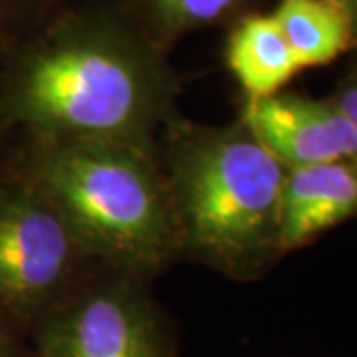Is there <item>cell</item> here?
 <instances>
[{
  "label": "cell",
  "mask_w": 357,
  "mask_h": 357,
  "mask_svg": "<svg viewBox=\"0 0 357 357\" xmlns=\"http://www.w3.org/2000/svg\"><path fill=\"white\" fill-rule=\"evenodd\" d=\"M178 96L167 54L112 0H64L0 66V128L20 141L151 145Z\"/></svg>",
  "instance_id": "cell-1"
},
{
  "label": "cell",
  "mask_w": 357,
  "mask_h": 357,
  "mask_svg": "<svg viewBox=\"0 0 357 357\" xmlns=\"http://www.w3.org/2000/svg\"><path fill=\"white\" fill-rule=\"evenodd\" d=\"M178 260L236 282L258 280L280 260L286 169L243 121L208 126L177 114L157 135Z\"/></svg>",
  "instance_id": "cell-2"
},
{
  "label": "cell",
  "mask_w": 357,
  "mask_h": 357,
  "mask_svg": "<svg viewBox=\"0 0 357 357\" xmlns=\"http://www.w3.org/2000/svg\"><path fill=\"white\" fill-rule=\"evenodd\" d=\"M10 161L44 189L103 268L151 282L178 260L157 143L18 141Z\"/></svg>",
  "instance_id": "cell-3"
},
{
  "label": "cell",
  "mask_w": 357,
  "mask_h": 357,
  "mask_svg": "<svg viewBox=\"0 0 357 357\" xmlns=\"http://www.w3.org/2000/svg\"><path fill=\"white\" fill-rule=\"evenodd\" d=\"M102 268L56 203L8 157L0 171V319L28 340Z\"/></svg>",
  "instance_id": "cell-4"
},
{
  "label": "cell",
  "mask_w": 357,
  "mask_h": 357,
  "mask_svg": "<svg viewBox=\"0 0 357 357\" xmlns=\"http://www.w3.org/2000/svg\"><path fill=\"white\" fill-rule=\"evenodd\" d=\"M34 357H181L149 280L102 268L28 335Z\"/></svg>",
  "instance_id": "cell-5"
},
{
  "label": "cell",
  "mask_w": 357,
  "mask_h": 357,
  "mask_svg": "<svg viewBox=\"0 0 357 357\" xmlns=\"http://www.w3.org/2000/svg\"><path fill=\"white\" fill-rule=\"evenodd\" d=\"M238 121L284 169L357 157V133L333 98L280 91L243 100Z\"/></svg>",
  "instance_id": "cell-6"
},
{
  "label": "cell",
  "mask_w": 357,
  "mask_h": 357,
  "mask_svg": "<svg viewBox=\"0 0 357 357\" xmlns=\"http://www.w3.org/2000/svg\"><path fill=\"white\" fill-rule=\"evenodd\" d=\"M357 217V157L286 169L280 195V256Z\"/></svg>",
  "instance_id": "cell-7"
},
{
  "label": "cell",
  "mask_w": 357,
  "mask_h": 357,
  "mask_svg": "<svg viewBox=\"0 0 357 357\" xmlns=\"http://www.w3.org/2000/svg\"><path fill=\"white\" fill-rule=\"evenodd\" d=\"M225 62L244 100H264L284 91L302 68L272 14L248 13L230 24Z\"/></svg>",
  "instance_id": "cell-8"
},
{
  "label": "cell",
  "mask_w": 357,
  "mask_h": 357,
  "mask_svg": "<svg viewBox=\"0 0 357 357\" xmlns=\"http://www.w3.org/2000/svg\"><path fill=\"white\" fill-rule=\"evenodd\" d=\"M270 14L302 70L332 64L357 44L351 16L337 0H280Z\"/></svg>",
  "instance_id": "cell-9"
},
{
  "label": "cell",
  "mask_w": 357,
  "mask_h": 357,
  "mask_svg": "<svg viewBox=\"0 0 357 357\" xmlns=\"http://www.w3.org/2000/svg\"><path fill=\"white\" fill-rule=\"evenodd\" d=\"M157 50L169 56L178 40L208 26L232 24L255 13V0H112Z\"/></svg>",
  "instance_id": "cell-10"
},
{
  "label": "cell",
  "mask_w": 357,
  "mask_h": 357,
  "mask_svg": "<svg viewBox=\"0 0 357 357\" xmlns=\"http://www.w3.org/2000/svg\"><path fill=\"white\" fill-rule=\"evenodd\" d=\"M64 0H0V66Z\"/></svg>",
  "instance_id": "cell-11"
},
{
  "label": "cell",
  "mask_w": 357,
  "mask_h": 357,
  "mask_svg": "<svg viewBox=\"0 0 357 357\" xmlns=\"http://www.w3.org/2000/svg\"><path fill=\"white\" fill-rule=\"evenodd\" d=\"M332 98L342 107V112L347 115V119L351 121V126L357 133V68H354L345 76V79L340 84V88Z\"/></svg>",
  "instance_id": "cell-12"
},
{
  "label": "cell",
  "mask_w": 357,
  "mask_h": 357,
  "mask_svg": "<svg viewBox=\"0 0 357 357\" xmlns=\"http://www.w3.org/2000/svg\"><path fill=\"white\" fill-rule=\"evenodd\" d=\"M0 357H34L30 342L24 335L14 332L2 319H0Z\"/></svg>",
  "instance_id": "cell-13"
},
{
  "label": "cell",
  "mask_w": 357,
  "mask_h": 357,
  "mask_svg": "<svg viewBox=\"0 0 357 357\" xmlns=\"http://www.w3.org/2000/svg\"><path fill=\"white\" fill-rule=\"evenodd\" d=\"M10 151H13V145H10V135L0 128V171L6 167L8 163V157H10Z\"/></svg>",
  "instance_id": "cell-14"
},
{
  "label": "cell",
  "mask_w": 357,
  "mask_h": 357,
  "mask_svg": "<svg viewBox=\"0 0 357 357\" xmlns=\"http://www.w3.org/2000/svg\"><path fill=\"white\" fill-rule=\"evenodd\" d=\"M344 4V8L351 16V22H354V28H356V36H357V0H337Z\"/></svg>",
  "instance_id": "cell-15"
}]
</instances>
